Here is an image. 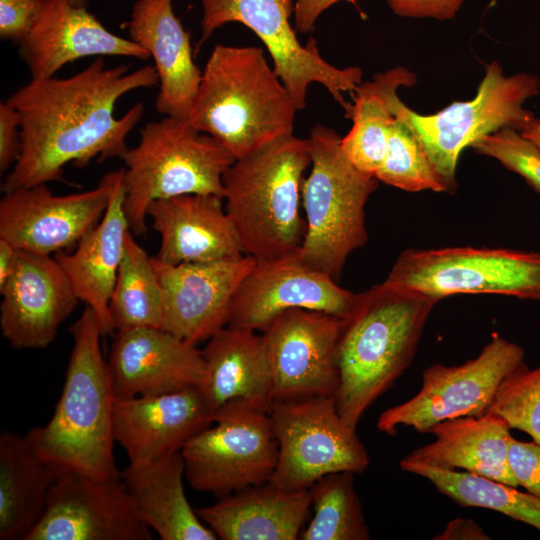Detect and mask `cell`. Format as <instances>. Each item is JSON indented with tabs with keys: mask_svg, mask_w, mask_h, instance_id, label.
Returning a JSON list of instances; mask_svg holds the SVG:
<instances>
[{
	"mask_svg": "<svg viewBox=\"0 0 540 540\" xmlns=\"http://www.w3.org/2000/svg\"><path fill=\"white\" fill-rule=\"evenodd\" d=\"M508 462L518 486L540 499V444L512 438Z\"/></svg>",
	"mask_w": 540,
	"mask_h": 540,
	"instance_id": "obj_39",
	"label": "cell"
},
{
	"mask_svg": "<svg viewBox=\"0 0 540 540\" xmlns=\"http://www.w3.org/2000/svg\"><path fill=\"white\" fill-rule=\"evenodd\" d=\"M0 293L1 333L15 349L50 345L80 301L54 256L19 249Z\"/></svg>",
	"mask_w": 540,
	"mask_h": 540,
	"instance_id": "obj_19",
	"label": "cell"
},
{
	"mask_svg": "<svg viewBox=\"0 0 540 540\" xmlns=\"http://www.w3.org/2000/svg\"><path fill=\"white\" fill-rule=\"evenodd\" d=\"M489 411L500 415L511 428L525 432L540 444V365L530 369L523 363L507 376L498 388Z\"/></svg>",
	"mask_w": 540,
	"mask_h": 540,
	"instance_id": "obj_36",
	"label": "cell"
},
{
	"mask_svg": "<svg viewBox=\"0 0 540 540\" xmlns=\"http://www.w3.org/2000/svg\"><path fill=\"white\" fill-rule=\"evenodd\" d=\"M313 517L301 540H368L370 533L354 487V473L323 476L310 488Z\"/></svg>",
	"mask_w": 540,
	"mask_h": 540,
	"instance_id": "obj_34",
	"label": "cell"
},
{
	"mask_svg": "<svg viewBox=\"0 0 540 540\" xmlns=\"http://www.w3.org/2000/svg\"><path fill=\"white\" fill-rule=\"evenodd\" d=\"M539 92L538 76L525 72L507 76L494 60L486 66L475 97L468 101L453 102L437 113L423 115L406 106L396 92L391 105L394 116L415 134L448 193L453 194L461 152L501 128L520 131L534 115L524 103Z\"/></svg>",
	"mask_w": 540,
	"mask_h": 540,
	"instance_id": "obj_8",
	"label": "cell"
},
{
	"mask_svg": "<svg viewBox=\"0 0 540 540\" xmlns=\"http://www.w3.org/2000/svg\"><path fill=\"white\" fill-rule=\"evenodd\" d=\"M201 46L218 28L229 22H239L251 29L273 62V68L298 110L306 106L308 87L312 83L324 86L345 110L348 117L352 104L343 93H354L362 83L359 67L338 68L319 53L317 43L310 39L302 44L290 23L295 0H201Z\"/></svg>",
	"mask_w": 540,
	"mask_h": 540,
	"instance_id": "obj_9",
	"label": "cell"
},
{
	"mask_svg": "<svg viewBox=\"0 0 540 540\" xmlns=\"http://www.w3.org/2000/svg\"><path fill=\"white\" fill-rule=\"evenodd\" d=\"M356 298L357 293L301 262L297 252L256 260L235 293L227 326L262 333L278 315L294 308L345 318Z\"/></svg>",
	"mask_w": 540,
	"mask_h": 540,
	"instance_id": "obj_17",
	"label": "cell"
},
{
	"mask_svg": "<svg viewBox=\"0 0 540 540\" xmlns=\"http://www.w3.org/2000/svg\"><path fill=\"white\" fill-rule=\"evenodd\" d=\"M107 364L116 398L198 387L205 367L196 345L162 328L116 331Z\"/></svg>",
	"mask_w": 540,
	"mask_h": 540,
	"instance_id": "obj_20",
	"label": "cell"
},
{
	"mask_svg": "<svg viewBox=\"0 0 540 540\" xmlns=\"http://www.w3.org/2000/svg\"><path fill=\"white\" fill-rule=\"evenodd\" d=\"M75 6L86 7V0H70Z\"/></svg>",
	"mask_w": 540,
	"mask_h": 540,
	"instance_id": "obj_46",
	"label": "cell"
},
{
	"mask_svg": "<svg viewBox=\"0 0 540 540\" xmlns=\"http://www.w3.org/2000/svg\"><path fill=\"white\" fill-rule=\"evenodd\" d=\"M437 299L385 283L357 293L343 319L336 361L337 410L352 429L411 364Z\"/></svg>",
	"mask_w": 540,
	"mask_h": 540,
	"instance_id": "obj_2",
	"label": "cell"
},
{
	"mask_svg": "<svg viewBox=\"0 0 540 540\" xmlns=\"http://www.w3.org/2000/svg\"><path fill=\"white\" fill-rule=\"evenodd\" d=\"M510 430L508 422L491 411L480 417L447 419L428 430L435 436L433 442L403 458L443 469H463L518 487L508 462Z\"/></svg>",
	"mask_w": 540,
	"mask_h": 540,
	"instance_id": "obj_28",
	"label": "cell"
},
{
	"mask_svg": "<svg viewBox=\"0 0 540 540\" xmlns=\"http://www.w3.org/2000/svg\"><path fill=\"white\" fill-rule=\"evenodd\" d=\"M340 0H295V30L307 33L314 29L318 17ZM355 3V0H347Z\"/></svg>",
	"mask_w": 540,
	"mask_h": 540,
	"instance_id": "obj_42",
	"label": "cell"
},
{
	"mask_svg": "<svg viewBox=\"0 0 540 540\" xmlns=\"http://www.w3.org/2000/svg\"><path fill=\"white\" fill-rule=\"evenodd\" d=\"M185 461L179 452L132 464L120 478L145 525L162 540H215L186 497Z\"/></svg>",
	"mask_w": 540,
	"mask_h": 540,
	"instance_id": "obj_29",
	"label": "cell"
},
{
	"mask_svg": "<svg viewBox=\"0 0 540 540\" xmlns=\"http://www.w3.org/2000/svg\"><path fill=\"white\" fill-rule=\"evenodd\" d=\"M207 341L202 350L204 374L198 388L212 417L234 400L269 413L274 402L273 374L262 333L226 326Z\"/></svg>",
	"mask_w": 540,
	"mask_h": 540,
	"instance_id": "obj_26",
	"label": "cell"
},
{
	"mask_svg": "<svg viewBox=\"0 0 540 540\" xmlns=\"http://www.w3.org/2000/svg\"><path fill=\"white\" fill-rule=\"evenodd\" d=\"M69 331L73 347L61 396L50 420L44 426L33 427L25 437L35 452L60 473L119 479L113 453L116 397L94 311L86 306Z\"/></svg>",
	"mask_w": 540,
	"mask_h": 540,
	"instance_id": "obj_3",
	"label": "cell"
},
{
	"mask_svg": "<svg viewBox=\"0 0 540 540\" xmlns=\"http://www.w3.org/2000/svg\"><path fill=\"white\" fill-rule=\"evenodd\" d=\"M212 422V412L198 387L116 398L114 403L115 443L132 464L181 451L188 440Z\"/></svg>",
	"mask_w": 540,
	"mask_h": 540,
	"instance_id": "obj_21",
	"label": "cell"
},
{
	"mask_svg": "<svg viewBox=\"0 0 540 540\" xmlns=\"http://www.w3.org/2000/svg\"><path fill=\"white\" fill-rule=\"evenodd\" d=\"M19 46L31 79L53 77L64 65L83 57L150 58L143 47L110 32L86 7L70 0H41L38 19Z\"/></svg>",
	"mask_w": 540,
	"mask_h": 540,
	"instance_id": "obj_22",
	"label": "cell"
},
{
	"mask_svg": "<svg viewBox=\"0 0 540 540\" xmlns=\"http://www.w3.org/2000/svg\"><path fill=\"white\" fill-rule=\"evenodd\" d=\"M128 31L154 61L159 78L156 110L187 120L202 72L194 63L190 34L176 17L172 0H136Z\"/></svg>",
	"mask_w": 540,
	"mask_h": 540,
	"instance_id": "obj_24",
	"label": "cell"
},
{
	"mask_svg": "<svg viewBox=\"0 0 540 540\" xmlns=\"http://www.w3.org/2000/svg\"><path fill=\"white\" fill-rule=\"evenodd\" d=\"M297 111L262 48L216 44L187 121L239 159L293 134Z\"/></svg>",
	"mask_w": 540,
	"mask_h": 540,
	"instance_id": "obj_4",
	"label": "cell"
},
{
	"mask_svg": "<svg viewBox=\"0 0 540 540\" xmlns=\"http://www.w3.org/2000/svg\"><path fill=\"white\" fill-rule=\"evenodd\" d=\"M131 230L125 239L116 283L109 301L115 331L161 328L162 293L151 257L137 243Z\"/></svg>",
	"mask_w": 540,
	"mask_h": 540,
	"instance_id": "obj_33",
	"label": "cell"
},
{
	"mask_svg": "<svg viewBox=\"0 0 540 540\" xmlns=\"http://www.w3.org/2000/svg\"><path fill=\"white\" fill-rule=\"evenodd\" d=\"M61 473L42 459L25 436L0 434V539L25 540L44 514Z\"/></svg>",
	"mask_w": 540,
	"mask_h": 540,
	"instance_id": "obj_30",
	"label": "cell"
},
{
	"mask_svg": "<svg viewBox=\"0 0 540 540\" xmlns=\"http://www.w3.org/2000/svg\"><path fill=\"white\" fill-rule=\"evenodd\" d=\"M477 153L499 161L524 178L540 193V149L518 130L504 127L485 135L471 146Z\"/></svg>",
	"mask_w": 540,
	"mask_h": 540,
	"instance_id": "obj_37",
	"label": "cell"
},
{
	"mask_svg": "<svg viewBox=\"0 0 540 540\" xmlns=\"http://www.w3.org/2000/svg\"><path fill=\"white\" fill-rule=\"evenodd\" d=\"M157 84L152 65L129 72L128 65L109 67L101 58L70 77L31 79L6 100L20 117L22 149L1 190L62 181L69 163L83 168L94 159L121 158L144 105L136 103L116 118V103L133 90Z\"/></svg>",
	"mask_w": 540,
	"mask_h": 540,
	"instance_id": "obj_1",
	"label": "cell"
},
{
	"mask_svg": "<svg viewBox=\"0 0 540 540\" xmlns=\"http://www.w3.org/2000/svg\"><path fill=\"white\" fill-rule=\"evenodd\" d=\"M18 249L10 242L0 238V289L6 284L12 276L16 261Z\"/></svg>",
	"mask_w": 540,
	"mask_h": 540,
	"instance_id": "obj_44",
	"label": "cell"
},
{
	"mask_svg": "<svg viewBox=\"0 0 540 540\" xmlns=\"http://www.w3.org/2000/svg\"><path fill=\"white\" fill-rule=\"evenodd\" d=\"M384 282L438 301L458 294L540 300V253L486 247L409 248L399 254Z\"/></svg>",
	"mask_w": 540,
	"mask_h": 540,
	"instance_id": "obj_10",
	"label": "cell"
},
{
	"mask_svg": "<svg viewBox=\"0 0 540 540\" xmlns=\"http://www.w3.org/2000/svg\"><path fill=\"white\" fill-rule=\"evenodd\" d=\"M308 141L311 171L301 187L306 234L297 255L338 282L347 258L368 240L365 206L378 180L350 163L334 129L316 124Z\"/></svg>",
	"mask_w": 540,
	"mask_h": 540,
	"instance_id": "obj_6",
	"label": "cell"
},
{
	"mask_svg": "<svg viewBox=\"0 0 540 540\" xmlns=\"http://www.w3.org/2000/svg\"><path fill=\"white\" fill-rule=\"evenodd\" d=\"M151 260L162 293L161 328L194 345L228 325L235 293L256 262L248 255L177 265Z\"/></svg>",
	"mask_w": 540,
	"mask_h": 540,
	"instance_id": "obj_18",
	"label": "cell"
},
{
	"mask_svg": "<svg viewBox=\"0 0 540 540\" xmlns=\"http://www.w3.org/2000/svg\"><path fill=\"white\" fill-rule=\"evenodd\" d=\"M124 161V210L131 232L147 231V209L158 199L184 194L224 198L223 175L233 156L187 120L164 116L147 123Z\"/></svg>",
	"mask_w": 540,
	"mask_h": 540,
	"instance_id": "obj_7",
	"label": "cell"
},
{
	"mask_svg": "<svg viewBox=\"0 0 540 540\" xmlns=\"http://www.w3.org/2000/svg\"><path fill=\"white\" fill-rule=\"evenodd\" d=\"M110 198L100 222L78 243L72 253L56 258L78 299L97 316L103 336L115 332L109 301L116 283L125 239L130 230L124 210V169L108 172Z\"/></svg>",
	"mask_w": 540,
	"mask_h": 540,
	"instance_id": "obj_25",
	"label": "cell"
},
{
	"mask_svg": "<svg viewBox=\"0 0 540 540\" xmlns=\"http://www.w3.org/2000/svg\"><path fill=\"white\" fill-rule=\"evenodd\" d=\"M109 198L108 173L97 187L74 194L55 195L47 183L4 192L0 238L39 254L66 251L100 222Z\"/></svg>",
	"mask_w": 540,
	"mask_h": 540,
	"instance_id": "obj_16",
	"label": "cell"
},
{
	"mask_svg": "<svg viewBox=\"0 0 540 540\" xmlns=\"http://www.w3.org/2000/svg\"><path fill=\"white\" fill-rule=\"evenodd\" d=\"M433 539L437 540H487L491 539L483 528L473 519L456 518L451 520L440 534Z\"/></svg>",
	"mask_w": 540,
	"mask_h": 540,
	"instance_id": "obj_43",
	"label": "cell"
},
{
	"mask_svg": "<svg viewBox=\"0 0 540 540\" xmlns=\"http://www.w3.org/2000/svg\"><path fill=\"white\" fill-rule=\"evenodd\" d=\"M212 420L181 449L192 488L222 497L269 482L278 459L270 414L234 400Z\"/></svg>",
	"mask_w": 540,
	"mask_h": 540,
	"instance_id": "obj_11",
	"label": "cell"
},
{
	"mask_svg": "<svg viewBox=\"0 0 540 540\" xmlns=\"http://www.w3.org/2000/svg\"><path fill=\"white\" fill-rule=\"evenodd\" d=\"M148 217L161 238L155 257L164 263L232 260L245 255L223 197L184 194L158 199L149 205Z\"/></svg>",
	"mask_w": 540,
	"mask_h": 540,
	"instance_id": "obj_23",
	"label": "cell"
},
{
	"mask_svg": "<svg viewBox=\"0 0 540 540\" xmlns=\"http://www.w3.org/2000/svg\"><path fill=\"white\" fill-rule=\"evenodd\" d=\"M41 0H0V37L20 44L31 32Z\"/></svg>",
	"mask_w": 540,
	"mask_h": 540,
	"instance_id": "obj_38",
	"label": "cell"
},
{
	"mask_svg": "<svg viewBox=\"0 0 540 540\" xmlns=\"http://www.w3.org/2000/svg\"><path fill=\"white\" fill-rule=\"evenodd\" d=\"M375 177L404 191L448 193L418 138L396 117L390 128L385 158Z\"/></svg>",
	"mask_w": 540,
	"mask_h": 540,
	"instance_id": "obj_35",
	"label": "cell"
},
{
	"mask_svg": "<svg viewBox=\"0 0 540 540\" xmlns=\"http://www.w3.org/2000/svg\"><path fill=\"white\" fill-rule=\"evenodd\" d=\"M311 165L308 139L293 134L235 159L223 175L224 206L242 251L256 260L298 252L303 174Z\"/></svg>",
	"mask_w": 540,
	"mask_h": 540,
	"instance_id": "obj_5",
	"label": "cell"
},
{
	"mask_svg": "<svg viewBox=\"0 0 540 540\" xmlns=\"http://www.w3.org/2000/svg\"><path fill=\"white\" fill-rule=\"evenodd\" d=\"M121 480L61 473L25 540H151Z\"/></svg>",
	"mask_w": 540,
	"mask_h": 540,
	"instance_id": "obj_15",
	"label": "cell"
},
{
	"mask_svg": "<svg viewBox=\"0 0 540 540\" xmlns=\"http://www.w3.org/2000/svg\"><path fill=\"white\" fill-rule=\"evenodd\" d=\"M20 117L7 101L0 103V171L13 167L21 154Z\"/></svg>",
	"mask_w": 540,
	"mask_h": 540,
	"instance_id": "obj_40",
	"label": "cell"
},
{
	"mask_svg": "<svg viewBox=\"0 0 540 540\" xmlns=\"http://www.w3.org/2000/svg\"><path fill=\"white\" fill-rule=\"evenodd\" d=\"M392 11L402 17L453 19L464 0H387Z\"/></svg>",
	"mask_w": 540,
	"mask_h": 540,
	"instance_id": "obj_41",
	"label": "cell"
},
{
	"mask_svg": "<svg viewBox=\"0 0 540 540\" xmlns=\"http://www.w3.org/2000/svg\"><path fill=\"white\" fill-rule=\"evenodd\" d=\"M278 442L270 483L298 491L325 475L364 472L370 458L356 430L341 418L335 397L275 401L269 411Z\"/></svg>",
	"mask_w": 540,
	"mask_h": 540,
	"instance_id": "obj_12",
	"label": "cell"
},
{
	"mask_svg": "<svg viewBox=\"0 0 540 540\" xmlns=\"http://www.w3.org/2000/svg\"><path fill=\"white\" fill-rule=\"evenodd\" d=\"M343 319L304 308L278 315L262 332L273 374L275 401L335 397L336 361Z\"/></svg>",
	"mask_w": 540,
	"mask_h": 540,
	"instance_id": "obj_14",
	"label": "cell"
},
{
	"mask_svg": "<svg viewBox=\"0 0 540 540\" xmlns=\"http://www.w3.org/2000/svg\"><path fill=\"white\" fill-rule=\"evenodd\" d=\"M310 506L309 489L289 491L267 482L222 496L196 512L222 540H296Z\"/></svg>",
	"mask_w": 540,
	"mask_h": 540,
	"instance_id": "obj_27",
	"label": "cell"
},
{
	"mask_svg": "<svg viewBox=\"0 0 540 540\" xmlns=\"http://www.w3.org/2000/svg\"><path fill=\"white\" fill-rule=\"evenodd\" d=\"M399 467L429 480L436 489L464 507L500 512L540 531V499L516 487L470 472L443 469L402 458Z\"/></svg>",
	"mask_w": 540,
	"mask_h": 540,
	"instance_id": "obj_32",
	"label": "cell"
},
{
	"mask_svg": "<svg viewBox=\"0 0 540 540\" xmlns=\"http://www.w3.org/2000/svg\"><path fill=\"white\" fill-rule=\"evenodd\" d=\"M524 358L520 345L493 334L480 354L464 364L427 367L417 394L383 411L377 429L390 436L396 435L399 426L427 433L447 419L480 417L489 411L501 383L524 363Z\"/></svg>",
	"mask_w": 540,
	"mask_h": 540,
	"instance_id": "obj_13",
	"label": "cell"
},
{
	"mask_svg": "<svg viewBox=\"0 0 540 540\" xmlns=\"http://www.w3.org/2000/svg\"><path fill=\"white\" fill-rule=\"evenodd\" d=\"M415 81L412 72L396 67L375 75L354 91L348 115L353 125L340 144L346 158L361 172L375 176L380 169L395 117L391 98L401 86H412Z\"/></svg>",
	"mask_w": 540,
	"mask_h": 540,
	"instance_id": "obj_31",
	"label": "cell"
},
{
	"mask_svg": "<svg viewBox=\"0 0 540 540\" xmlns=\"http://www.w3.org/2000/svg\"><path fill=\"white\" fill-rule=\"evenodd\" d=\"M519 132L540 149V117L533 115Z\"/></svg>",
	"mask_w": 540,
	"mask_h": 540,
	"instance_id": "obj_45",
	"label": "cell"
}]
</instances>
